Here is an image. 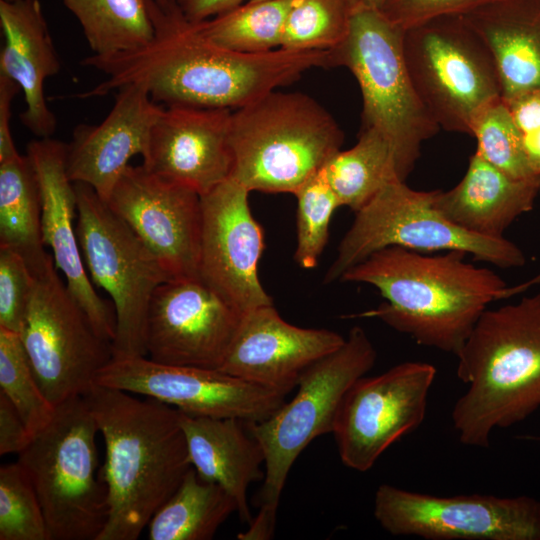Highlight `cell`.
Wrapping results in <instances>:
<instances>
[{"label":"cell","instance_id":"cell-1","mask_svg":"<svg viewBox=\"0 0 540 540\" xmlns=\"http://www.w3.org/2000/svg\"><path fill=\"white\" fill-rule=\"evenodd\" d=\"M151 15L154 36L147 44L81 60L107 78L78 98L102 97L137 83L166 106L236 110L312 68L330 67L329 51L240 53L218 46L186 19L176 0H152Z\"/></svg>","mask_w":540,"mask_h":540},{"label":"cell","instance_id":"cell-2","mask_svg":"<svg viewBox=\"0 0 540 540\" xmlns=\"http://www.w3.org/2000/svg\"><path fill=\"white\" fill-rule=\"evenodd\" d=\"M462 251L427 255L390 246L347 270L342 282L376 287L385 302L377 317L416 343L457 355L487 306L540 282V274L509 287L495 272L466 261Z\"/></svg>","mask_w":540,"mask_h":540},{"label":"cell","instance_id":"cell-3","mask_svg":"<svg viewBox=\"0 0 540 540\" xmlns=\"http://www.w3.org/2000/svg\"><path fill=\"white\" fill-rule=\"evenodd\" d=\"M83 397L105 444L109 510L97 540H136L192 467L179 410L96 384Z\"/></svg>","mask_w":540,"mask_h":540},{"label":"cell","instance_id":"cell-4","mask_svg":"<svg viewBox=\"0 0 540 540\" xmlns=\"http://www.w3.org/2000/svg\"><path fill=\"white\" fill-rule=\"evenodd\" d=\"M456 356L468 388L453 407V425L463 444L486 448L494 428L540 406V292L487 308Z\"/></svg>","mask_w":540,"mask_h":540},{"label":"cell","instance_id":"cell-5","mask_svg":"<svg viewBox=\"0 0 540 540\" xmlns=\"http://www.w3.org/2000/svg\"><path fill=\"white\" fill-rule=\"evenodd\" d=\"M343 140L315 99L275 90L232 111L230 177L249 192L293 194L341 150Z\"/></svg>","mask_w":540,"mask_h":540},{"label":"cell","instance_id":"cell-6","mask_svg":"<svg viewBox=\"0 0 540 540\" xmlns=\"http://www.w3.org/2000/svg\"><path fill=\"white\" fill-rule=\"evenodd\" d=\"M96 420L83 396L56 406L18 453L40 501L50 540H97L108 518Z\"/></svg>","mask_w":540,"mask_h":540},{"label":"cell","instance_id":"cell-7","mask_svg":"<svg viewBox=\"0 0 540 540\" xmlns=\"http://www.w3.org/2000/svg\"><path fill=\"white\" fill-rule=\"evenodd\" d=\"M404 29L377 8L358 4L346 38L329 51L330 66L356 78L363 99V128L390 144L400 180L420 156L421 145L440 129L421 102L403 55Z\"/></svg>","mask_w":540,"mask_h":540},{"label":"cell","instance_id":"cell-8","mask_svg":"<svg viewBox=\"0 0 540 540\" xmlns=\"http://www.w3.org/2000/svg\"><path fill=\"white\" fill-rule=\"evenodd\" d=\"M376 356L366 332L354 326L342 346L303 371L290 401L263 421L246 422L265 455L259 511L277 517L280 497L294 462L316 437L332 433L346 391L371 370Z\"/></svg>","mask_w":540,"mask_h":540},{"label":"cell","instance_id":"cell-9","mask_svg":"<svg viewBox=\"0 0 540 540\" xmlns=\"http://www.w3.org/2000/svg\"><path fill=\"white\" fill-rule=\"evenodd\" d=\"M402 47L413 86L440 128L471 134L476 116L502 98L489 49L460 15L404 30Z\"/></svg>","mask_w":540,"mask_h":540},{"label":"cell","instance_id":"cell-10","mask_svg":"<svg viewBox=\"0 0 540 540\" xmlns=\"http://www.w3.org/2000/svg\"><path fill=\"white\" fill-rule=\"evenodd\" d=\"M436 190L418 191L396 180L356 212L339 244L325 283L340 280L351 267L390 246L415 251H462L500 268L523 266V251L506 238H488L458 227L434 206Z\"/></svg>","mask_w":540,"mask_h":540},{"label":"cell","instance_id":"cell-11","mask_svg":"<svg viewBox=\"0 0 540 540\" xmlns=\"http://www.w3.org/2000/svg\"><path fill=\"white\" fill-rule=\"evenodd\" d=\"M76 231L91 282L111 297L116 318L113 356H146L148 309L156 288L170 280L152 253L106 201L74 183Z\"/></svg>","mask_w":540,"mask_h":540},{"label":"cell","instance_id":"cell-12","mask_svg":"<svg viewBox=\"0 0 540 540\" xmlns=\"http://www.w3.org/2000/svg\"><path fill=\"white\" fill-rule=\"evenodd\" d=\"M34 285L20 337L35 377L56 407L83 396L112 359L101 337L59 277L54 260L33 273Z\"/></svg>","mask_w":540,"mask_h":540},{"label":"cell","instance_id":"cell-13","mask_svg":"<svg viewBox=\"0 0 540 540\" xmlns=\"http://www.w3.org/2000/svg\"><path fill=\"white\" fill-rule=\"evenodd\" d=\"M374 517L395 536L430 540H540V501L529 496H435L378 487Z\"/></svg>","mask_w":540,"mask_h":540},{"label":"cell","instance_id":"cell-14","mask_svg":"<svg viewBox=\"0 0 540 540\" xmlns=\"http://www.w3.org/2000/svg\"><path fill=\"white\" fill-rule=\"evenodd\" d=\"M94 384L153 398L186 414L245 422L269 418L288 395L219 369L163 364L147 356H113Z\"/></svg>","mask_w":540,"mask_h":540},{"label":"cell","instance_id":"cell-15","mask_svg":"<svg viewBox=\"0 0 540 540\" xmlns=\"http://www.w3.org/2000/svg\"><path fill=\"white\" fill-rule=\"evenodd\" d=\"M433 365L404 362L357 379L339 406L333 435L342 463L366 472L382 453L424 420Z\"/></svg>","mask_w":540,"mask_h":540},{"label":"cell","instance_id":"cell-16","mask_svg":"<svg viewBox=\"0 0 540 540\" xmlns=\"http://www.w3.org/2000/svg\"><path fill=\"white\" fill-rule=\"evenodd\" d=\"M106 202L170 280L199 278L202 205L197 192L162 179L143 165H129Z\"/></svg>","mask_w":540,"mask_h":540},{"label":"cell","instance_id":"cell-17","mask_svg":"<svg viewBox=\"0 0 540 540\" xmlns=\"http://www.w3.org/2000/svg\"><path fill=\"white\" fill-rule=\"evenodd\" d=\"M241 317L200 278L167 280L150 301L146 356L163 364L219 369Z\"/></svg>","mask_w":540,"mask_h":540},{"label":"cell","instance_id":"cell-18","mask_svg":"<svg viewBox=\"0 0 540 540\" xmlns=\"http://www.w3.org/2000/svg\"><path fill=\"white\" fill-rule=\"evenodd\" d=\"M248 194L229 177L201 196L199 278L241 314L273 304L258 276L264 236L251 213Z\"/></svg>","mask_w":540,"mask_h":540},{"label":"cell","instance_id":"cell-19","mask_svg":"<svg viewBox=\"0 0 540 540\" xmlns=\"http://www.w3.org/2000/svg\"><path fill=\"white\" fill-rule=\"evenodd\" d=\"M232 110L191 105L163 107L142 165L154 175L203 196L231 176Z\"/></svg>","mask_w":540,"mask_h":540},{"label":"cell","instance_id":"cell-20","mask_svg":"<svg viewBox=\"0 0 540 540\" xmlns=\"http://www.w3.org/2000/svg\"><path fill=\"white\" fill-rule=\"evenodd\" d=\"M67 144L51 137L27 145L41 192V231L45 246L66 280L71 295L83 309L96 332L113 341L115 311L94 289L86 271L76 231L77 197L66 169Z\"/></svg>","mask_w":540,"mask_h":540},{"label":"cell","instance_id":"cell-21","mask_svg":"<svg viewBox=\"0 0 540 540\" xmlns=\"http://www.w3.org/2000/svg\"><path fill=\"white\" fill-rule=\"evenodd\" d=\"M344 342L334 331L292 325L273 304L262 305L242 314L219 370L289 394L306 368Z\"/></svg>","mask_w":540,"mask_h":540},{"label":"cell","instance_id":"cell-22","mask_svg":"<svg viewBox=\"0 0 540 540\" xmlns=\"http://www.w3.org/2000/svg\"><path fill=\"white\" fill-rule=\"evenodd\" d=\"M114 105L97 125L80 124L67 144L66 169L73 183H85L107 201L135 155L143 156L163 107L141 84L117 90Z\"/></svg>","mask_w":540,"mask_h":540},{"label":"cell","instance_id":"cell-23","mask_svg":"<svg viewBox=\"0 0 540 540\" xmlns=\"http://www.w3.org/2000/svg\"><path fill=\"white\" fill-rule=\"evenodd\" d=\"M0 25L4 45L0 75L16 82L26 107L19 118L38 138L51 137L56 117L47 105L44 85L55 76L61 63L39 0H0Z\"/></svg>","mask_w":540,"mask_h":540},{"label":"cell","instance_id":"cell-24","mask_svg":"<svg viewBox=\"0 0 540 540\" xmlns=\"http://www.w3.org/2000/svg\"><path fill=\"white\" fill-rule=\"evenodd\" d=\"M538 195L540 180L513 178L475 152L454 188L436 190L434 206L458 227L499 239L519 216L533 209Z\"/></svg>","mask_w":540,"mask_h":540},{"label":"cell","instance_id":"cell-25","mask_svg":"<svg viewBox=\"0 0 540 540\" xmlns=\"http://www.w3.org/2000/svg\"><path fill=\"white\" fill-rule=\"evenodd\" d=\"M179 413L192 467L202 479L227 491L239 518L249 524L247 491L251 483L264 479L262 446L243 420Z\"/></svg>","mask_w":540,"mask_h":540},{"label":"cell","instance_id":"cell-26","mask_svg":"<svg viewBox=\"0 0 540 540\" xmlns=\"http://www.w3.org/2000/svg\"><path fill=\"white\" fill-rule=\"evenodd\" d=\"M460 16L489 49L505 102L540 90V0H494Z\"/></svg>","mask_w":540,"mask_h":540},{"label":"cell","instance_id":"cell-27","mask_svg":"<svg viewBox=\"0 0 540 540\" xmlns=\"http://www.w3.org/2000/svg\"><path fill=\"white\" fill-rule=\"evenodd\" d=\"M41 213L40 187L28 156L0 163V247L21 255L32 273L53 261L42 240Z\"/></svg>","mask_w":540,"mask_h":540},{"label":"cell","instance_id":"cell-28","mask_svg":"<svg viewBox=\"0 0 540 540\" xmlns=\"http://www.w3.org/2000/svg\"><path fill=\"white\" fill-rule=\"evenodd\" d=\"M237 505L221 486L202 479L191 467L170 498L155 512L149 540H209Z\"/></svg>","mask_w":540,"mask_h":540},{"label":"cell","instance_id":"cell-29","mask_svg":"<svg viewBox=\"0 0 540 540\" xmlns=\"http://www.w3.org/2000/svg\"><path fill=\"white\" fill-rule=\"evenodd\" d=\"M321 172L340 205L355 212L387 184L400 180L390 144L371 128H363L357 143L348 150H339Z\"/></svg>","mask_w":540,"mask_h":540},{"label":"cell","instance_id":"cell-30","mask_svg":"<svg viewBox=\"0 0 540 540\" xmlns=\"http://www.w3.org/2000/svg\"><path fill=\"white\" fill-rule=\"evenodd\" d=\"M77 18L92 55L136 49L154 36L152 0H62Z\"/></svg>","mask_w":540,"mask_h":540},{"label":"cell","instance_id":"cell-31","mask_svg":"<svg viewBox=\"0 0 540 540\" xmlns=\"http://www.w3.org/2000/svg\"><path fill=\"white\" fill-rule=\"evenodd\" d=\"M292 1H247L194 24L203 36L218 46L240 53H264L281 48Z\"/></svg>","mask_w":540,"mask_h":540},{"label":"cell","instance_id":"cell-32","mask_svg":"<svg viewBox=\"0 0 540 540\" xmlns=\"http://www.w3.org/2000/svg\"><path fill=\"white\" fill-rule=\"evenodd\" d=\"M357 0H293L281 48L294 51H330L346 38Z\"/></svg>","mask_w":540,"mask_h":540},{"label":"cell","instance_id":"cell-33","mask_svg":"<svg viewBox=\"0 0 540 540\" xmlns=\"http://www.w3.org/2000/svg\"><path fill=\"white\" fill-rule=\"evenodd\" d=\"M0 392L34 435L52 419L54 407L42 391L18 333L0 328Z\"/></svg>","mask_w":540,"mask_h":540},{"label":"cell","instance_id":"cell-34","mask_svg":"<svg viewBox=\"0 0 540 540\" xmlns=\"http://www.w3.org/2000/svg\"><path fill=\"white\" fill-rule=\"evenodd\" d=\"M484 159L507 175L520 180H540L523 146V133L501 98L486 106L474 119L471 134Z\"/></svg>","mask_w":540,"mask_h":540},{"label":"cell","instance_id":"cell-35","mask_svg":"<svg viewBox=\"0 0 540 540\" xmlns=\"http://www.w3.org/2000/svg\"><path fill=\"white\" fill-rule=\"evenodd\" d=\"M297 198L295 261L304 269L317 266L327 244L331 217L339 200L321 172L307 179L294 193Z\"/></svg>","mask_w":540,"mask_h":540},{"label":"cell","instance_id":"cell-36","mask_svg":"<svg viewBox=\"0 0 540 540\" xmlns=\"http://www.w3.org/2000/svg\"><path fill=\"white\" fill-rule=\"evenodd\" d=\"M0 540H50L36 491L18 462L0 468Z\"/></svg>","mask_w":540,"mask_h":540},{"label":"cell","instance_id":"cell-37","mask_svg":"<svg viewBox=\"0 0 540 540\" xmlns=\"http://www.w3.org/2000/svg\"><path fill=\"white\" fill-rule=\"evenodd\" d=\"M34 275L17 252L0 247V328L20 334Z\"/></svg>","mask_w":540,"mask_h":540},{"label":"cell","instance_id":"cell-38","mask_svg":"<svg viewBox=\"0 0 540 540\" xmlns=\"http://www.w3.org/2000/svg\"><path fill=\"white\" fill-rule=\"evenodd\" d=\"M494 0H385L380 11L406 30L427 20L462 15Z\"/></svg>","mask_w":540,"mask_h":540},{"label":"cell","instance_id":"cell-39","mask_svg":"<svg viewBox=\"0 0 540 540\" xmlns=\"http://www.w3.org/2000/svg\"><path fill=\"white\" fill-rule=\"evenodd\" d=\"M31 439L14 405L0 392V455L19 453Z\"/></svg>","mask_w":540,"mask_h":540},{"label":"cell","instance_id":"cell-40","mask_svg":"<svg viewBox=\"0 0 540 540\" xmlns=\"http://www.w3.org/2000/svg\"><path fill=\"white\" fill-rule=\"evenodd\" d=\"M19 91L21 89L16 82L0 75V163L20 156L10 127L12 103Z\"/></svg>","mask_w":540,"mask_h":540},{"label":"cell","instance_id":"cell-41","mask_svg":"<svg viewBox=\"0 0 540 540\" xmlns=\"http://www.w3.org/2000/svg\"><path fill=\"white\" fill-rule=\"evenodd\" d=\"M506 104L523 134L540 128V90L519 96Z\"/></svg>","mask_w":540,"mask_h":540},{"label":"cell","instance_id":"cell-42","mask_svg":"<svg viewBox=\"0 0 540 540\" xmlns=\"http://www.w3.org/2000/svg\"><path fill=\"white\" fill-rule=\"evenodd\" d=\"M248 0H176V3L192 23H199L225 13Z\"/></svg>","mask_w":540,"mask_h":540},{"label":"cell","instance_id":"cell-43","mask_svg":"<svg viewBox=\"0 0 540 540\" xmlns=\"http://www.w3.org/2000/svg\"><path fill=\"white\" fill-rule=\"evenodd\" d=\"M523 146L532 168L540 176V128L523 134Z\"/></svg>","mask_w":540,"mask_h":540},{"label":"cell","instance_id":"cell-44","mask_svg":"<svg viewBox=\"0 0 540 540\" xmlns=\"http://www.w3.org/2000/svg\"><path fill=\"white\" fill-rule=\"evenodd\" d=\"M385 0H357L358 4L380 9Z\"/></svg>","mask_w":540,"mask_h":540},{"label":"cell","instance_id":"cell-45","mask_svg":"<svg viewBox=\"0 0 540 540\" xmlns=\"http://www.w3.org/2000/svg\"><path fill=\"white\" fill-rule=\"evenodd\" d=\"M5 1H9V2H15V1H18V0H5Z\"/></svg>","mask_w":540,"mask_h":540},{"label":"cell","instance_id":"cell-46","mask_svg":"<svg viewBox=\"0 0 540 540\" xmlns=\"http://www.w3.org/2000/svg\"><path fill=\"white\" fill-rule=\"evenodd\" d=\"M248 1H258V0H248Z\"/></svg>","mask_w":540,"mask_h":540}]
</instances>
